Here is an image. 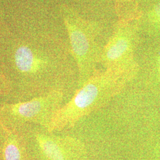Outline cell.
Instances as JSON below:
<instances>
[{"label":"cell","mask_w":160,"mask_h":160,"mask_svg":"<svg viewBox=\"0 0 160 160\" xmlns=\"http://www.w3.org/2000/svg\"><path fill=\"white\" fill-rule=\"evenodd\" d=\"M58 49L34 30L14 29L2 17L0 74L9 86L0 103L28 101L54 91L66 94L67 82Z\"/></svg>","instance_id":"cell-1"},{"label":"cell","mask_w":160,"mask_h":160,"mask_svg":"<svg viewBox=\"0 0 160 160\" xmlns=\"http://www.w3.org/2000/svg\"><path fill=\"white\" fill-rule=\"evenodd\" d=\"M158 70H159V72L160 73V57L159 59V61H158Z\"/></svg>","instance_id":"cell-12"},{"label":"cell","mask_w":160,"mask_h":160,"mask_svg":"<svg viewBox=\"0 0 160 160\" xmlns=\"http://www.w3.org/2000/svg\"><path fill=\"white\" fill-rule=\"evenodd\" d=\"M135 36L134 26L130 21L120 20L102 49L100 62L105 70L131 75L135 77L138 65L134 59Z\"/></svg>","instance_id":"cell-6"},{"label":"cell","mask_w":160,"mask_h":160,"mask_svg":"<svg viewBox=\"0 0 160 160\" xmlns=\"http://www.w3.org/2000/svg\"><path fill=\"white\" fill-rule=\"evenodd\" d=\"M16 132L23 139L29 160H88L86 146L78 138L50 132L37 125Z\"/></svg>","instance_id":"cell-4"},{"label":"cell","mask_w":160,"mask_h":160,"mask_svg":"<svg viewBox=\"0 0 160 160\" xmlns=\"http://www.w3.org/2000/svg\"><path fill=\"white\" fill-rule=\"evenodd\" d=\"M1 9H0V11H1Z\"/></svg>","instance_id":"cell-13"},{"label":"cell","mask_w":160,"mask_h":160,"mask_svg":"<svg viewBox=\"0 0 160 160\" xmlns=\"http://www.w3.org/2000/svg\"><path fill=\"white\" fill-rule=\"evenodd\" d=\"M9 92V86L6 78L0 74V100L5 97Z\"/></svg>","instance_id":"cell-8"},{"label":"cell","mask_w":160,"mask_h":160,"mask_svg":"<svg viewBox=\"0 0 160 160\" xmlns=\"http://www.w3.org/2000/svg\"><path fill=\"white\" fill-rule=\"evenodd\" d=\"M5 135V128L0 122V146L2 143Z\"/></svg>","instance_id":"cell-10"},{"label":"cell","mask_w":160,"mask_h":160,"mask_svg":"<svg viewBox=\"0 0 160 160\" xmlns=\"http://www.w3.org/2000/svg\"><path fill=\"white\" fill-rule=\"evenodd\" d=\"M0 160H29L23 139L17 132L5 128L4 140L0 146Z\"/></svg>","instance_id":"cell-7"},{"label":"cell","mask_w":160,"mask_h":160,"mask_svg":"<svg viewBox=\"0 0 160 160\" xmlns=\"http://www.w3.org/2000/svg\"><path fill=\"white\" fill-rule=\"evenodd\" d=\"M3 16V12L2 10L0 11V24H1V20H2V17Z\"/></svg>","instance_id":"cell-11"},{"label":"cell","mask_w":160,"mask_h":160,"mask_svg":"<svg viewBox=\"0 0 160 160\" xmlns=\"http://www.w3.org/2000/svg\"><path fill=\"white\" fill-rule=\"evenodd\" d=\"M133 78L109 70L97 71L58 111L48 131L59 133L72 129L81 119L107 105Z\"/></svg>","instance_id":"cell-2"},{"label":"cell","mask_w":160,"mask_h":160,"mask_svg":"<svg viewBox=\"0 0 160 160\" xmlns=\"http://www.w3.org/2000/svg\"><path fill=\"white\" fill-rule=\"evenodd\" d=\"M61 14L71 53L78 69L79 88L97 72V64L100 62L102 49L97 42L98 29L68 6L62 7Z\"/></svg>","instance_id":"cell-3"},{"label":"cell","mask_w":160,"mask_h":160,"mask_svg":"<svg viewBox=\"0 0 160 160\" xmlns=\"http://www.w3.org/2000/svg\"><path fill=\"white\" fill-rule=\"evenodd\" d=\"M65 100L64 92L54 91L22 102L0 103V122L12 131H17L27 125L48 129Z\"/></svg>","instance_id":"cell-5"},{"label":"cell","mask_w":160,"mask_h":160,"mask_svg":"<svg viewBox=\"0 0 160 160\" xmlns=\"http://www.w3.org/2000/svg\"><path fill=\"white\" fill-rule=\"evenodd\" d=\"M152 17L155 21L160 23V2L155 6L153 11Z\"/></svg>","instance_id":"cell-9"}]
</instances>
